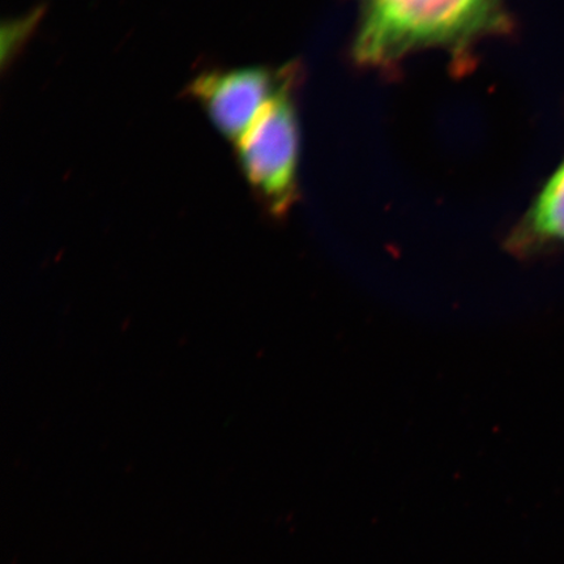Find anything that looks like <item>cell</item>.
Segmentation results:
<instances>
[{
  "label": "cell",
  "mask_w": 564,
  "mask_h": 564,
  "mask_svg": "<svg viewBox=\"0 0 564 564\" xmlns=\"http://www.w3.org/2000/svg\"><path fill=\"white\" fill-rule=\"evenodd\" d=\"M292 67L282 84L243 137L237 141L239 166L251 188L273 216L293 207L299 195L301 126Z\"/></svg>",
  "instance_id": "2"
},
{
  "label": "cell",
  "mask_w": 564,
  "mask_h": 564,
  "mask_svg": "<svg viewBox=\"0 0 564 564\" xmlns=\"http://www.w3.org/2000/svg\"><path fill=\"white\" fill-rule=\"evenodd\" d=\"M352 61L397 66L409 55L442 51L463 59L479 42L510 30L503 0H358Z\"/></svg>",
  "instance_id": "1"
},
{
  "label": "cell",
  "mask_w": 564,
  "mask_h": 564,
  "mask_svg": "<svg viewBox=\"0 0 564 564\" xmlns=\"http://www.w3.org/2000/svg\"><path fill=\"white\" fill-rule=\"evenodd\" d=\"M533 241H564V162L542 188L512 246L523 249Z\"/></svg>",
  "instance_id": "4"
},
{
  "label": "cell",
  "mask_w": 564,
  "mask_h": 564,
  "mask_svg": "<svg viewBox=\"0 0 564 564\" xmlns=\"http://www.w3.org/2000/svg\"><path fill=\"white\" fill-rule=\"evenodd\" d=\"M292 66L273 70L252 66L210 70L188 86L194 97L225 138L238 141L286 80Z\"/></svg>",
  "instance_id": "3"
}]
</instances>
